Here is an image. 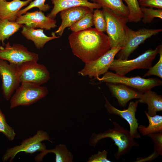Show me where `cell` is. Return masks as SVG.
Listing matches in <instances>:
<instances>
[{
	"mask_svg": "<svg viewBox=\"0 0 162 162\" xmlns=\"http://www.w3.org/2000/svg\"><path fill=\"white\" fill-rule=\"evenodd\" d=\"M0 132L2 133L10 141L14 140L16 135L14 129L7 123L5 116L0 109Z\"/></svg>",
	"mask_w": 162,
	"mask_h": 162,
	"instance_id": "obj_29",
	"label": "cell"
},
{
	"mask_svg": "<svg viewBox=\"0 0 162 162\" xmlns=\"http://www.w3.org/2000/svg\"><path fill=\"white\" fill-rule=\"evenodd\" d=\"M104 106L107 112L110 114L121 117L128 123L130 126V134L132 138L138 139L141 138L140 135L138 131L139 124L135 117V114L139 103L138 100L135 102L130 101L127 109L121 110L112 106L106 97L104 96Z\"/></svg>",
	"mask_w": 162,
	"mask_h": 162,
	"instance_id": "obj_13",
	"label": "cell"
},
{
	"mask_svg": "<svg viewBox=\"0 0 162 162\" xmlns=\"http://www.w3.org/2000/svg\"><path fill=\"white\" fill-rule=\"evenodd\" d=\"M138 100L139 103L147 104V112L150 116H154L157 112L162 110V96L151 90L142 93Z\"/></svg>",
	"mask_w": 162,
	"mask_h": 162,
	"instance_id": "obj_20",
	"label": "cell"
},
{
	"mask_svg": "<svg viewBox=\"0 0 162 162\" xmlns=\"http://www.w3.org/2000/svg\"><path fill=\"white\" fill-rule=\"evenodd\" d=\"M17 74L20 83L28 82L41 85L50 79V73L45 66L34 61H27L19 65Z\"/></svg>",
	"mask_w": 162,
	"mask_h": 162,
	"instance_id": "obj_9",
	"label": "cell"
},
{
	"mask_svg": "<svg viewBox=\"0 0 162 162\" xmlns=\"http://www.w3.org/2000/svg\"><path fill=\"white\" fill-rule=\"evenodd\" d=\"M53 7L50 12L47 14L48 17L54 19L57 14L61 11L71 8L84 6L88 8L92 11L94 9L101 7L98 4L91 2L88 0H51Z\"/></svg>",
	"mask_w": 162,
	"mask_h": 162,
	"instance_id": "obj_17",
	"label": "cell"
},
{
	"mask_svg": "<svg viewBox=\"0 0 162 162\" xmlns=\"http://www.w3.org/2000/svg\"><path fill=\"white\" fill-rule=\"evenodd\" d=\"M10 99V108L32 105L45 97L49 93L45 86L31 82L20 83Z\"/></svg>",
	"mask_w": 162,
	"mask_h": 162,
	"instance_id": "obj_3",
	"label": "cell"
},
{
	"mask_svg": "<svg viewBox=\"0 0 162 162\" xmlns=\"http://www.w3.org/2000/svg\"><path fill=\"white\" fill-rule=\"evenodd\" d=\"M18 65L0 59V77L2 80V90L4 98L10 100L20 82L18 78Z\"/></svg>",
	"mask_w": 162,
	"mask_h": 162,
	"instance_id": "obj_12",
	"label": "cell"
},
{
	"mask_svg": "<svg viewBox=\"0 0 162 162\" xmlns=\"http://www.w3.org/2000/svg\"><path fill=\"white\" fill-rule=\"evenodd\" d=\"M158 53L160 55V58L157 63L153 66L151 67L148 70L146 73L143 77L150 75H155L162 78V46L159 45Z\"/></svg>",
	"mask_w": 162,
	"mask_h": 162,
	"instance_id": "obj_31",
	"label": "cell"
},
{
	"mask_svg": "<svg viewBox=\"0 0 162 162\" xmlns=\"http://www.w3.org/2000/svg\"><path fill=\"white\" fill-rule=\"evenodd\" d=\"M162 31V29H152L145 28L136 31L125 27L124 41L122 48L116 55L118 58L128 59L130 54L147 39Z\"/></svg>",
	"mask_w": 162,
	"mask_h": 162,
	"instance_id": "obj_8",
	"label": "cell"
},
{
	"mask_svg": "<svg viewBox=\"0 0 162 162\" xmlns=\"http://www.w3.org/2000/svg\"><path fill=\"white\" fill-rule=\"evenodd\" d=\"M93 12L88 8L84 6L73 7L61 11L60 15L62 22L55 33L62 36L66 28L70 27L86 14Z\"/></svg>",
	"mask_w": 162,
	"mask_h": 162,
	"instance_id": "obj_15",
	"label": "cell"
},
{
	"mask_svg": "<svg viewBox=\"0 0 162 162\" xmlns=\"http://www.w3.org/2000/svg\"><path fill=\"white\" fill-rule=\"evenodd\" d=\"M159 48V45L154 50H148L136 58L131 60L114 59L109 69L122 76H125L135 69H148L152 67L153 61L158 53Z\"/></svg>",
	"mask_w": 162,
	"mask_h": 162,
	"instance_id": "obj_4",
	"label": "cell"
},
{
	"mask_svg": "<svg viewBox=\"0 0 162 162\" xmlns=\"http://www.w3.org/2000/svg\"><path fill=\"white\" fill-rule=\"evenodd\" d=\"M142 13V22L145 24L151 23L155 18L162 19V9L152 7H140Z\"/></svg>",
	"mask_w": 162,
	"mask_h": 162,
	"instance_id": "obj_27",
	"label": "cell"
},
{
	"mask_svg": "<svg viewBox=\"0 0 162 162\" xmlns=\"http://www.w3.org/2000/svg\"><path fill=\"white\" fill-rule=\"evenodd\" d=\"M44 140L52 142L49 135L46 132L39 130L33 136L23 140L20 145L8 149L3 155L2 160L5 162L10 159V162H11L16 155L21 152L30 154H33L37 152H41L46 148L45 143L41 142Z\"/></svg>",
	"mask_w": 162,
	"mask_h": 162,
	"instance_id": "obj_7",
	"label": "cell"
},
{
	"mask_svg": "<svg viewBox=\"0 0 162 162\" xmlns=\"http://www.w3.org/2000/svg\"><path fill=\"white\" fill-rule=\"evenodd\" d=\"M126 3L129 11L128 21L137 22L142 17V13L138 0H124Z\"/></svg>",
	"mask_w": 162,
	"mask_h": 162,
	"instance_id": "obj_25",
	"label": "cell"
},
{
	"mask_svg": "<svg viewBox=\"0 0 162 162\" xmlns=\"http://www.w3.org/2000/svg\"><path fill=\"white\" fill-rule=\"evenodd\" d=\"M154 143L153 150L159 155H162V131L152 133L148 135Z\"/></svg>",
	"mask_w": 162,
	"mask_h": 162,
	"instance_id": "obj_32",
	"label": "cell"
},
{
	"mask_svg": "<svg viewBox=\"0 0 162 162\" xmlns=\"http://www.w3.org/2000/svg\"><path fill=\"white\" fill-rule=\"evenodd\" d=\"M138 1L140 7L162 9V0H139Z\"/></svg>",
	"mask_w": 162,
	"mask_h": 162,
	"instance_id": "obj_34",
	"label": "cell"
},
{
	"mask_svg": "<svg viewBox=\"0 0 162 162\" xmlns=\"http://www.w3.org/2000/svg\"><path fill=\"white\" fill-rule=\"evenodd\" d=\"M5 46H0V59L16 65L28 61L38 62V54L29 51L27 48L20 44L10 45L8 42Z\"/></svg>",
	"mask_w": 162,
	"mask_h": 162,
	"instance_id": "obj_11",
	"label": "cell"
},
{
	"mask_svg": "<svg viewBox=\"0 0 162 162\" xmlns=\"http://www.w3.org/2000/svg\"><path fill=\"white\" fill-rule=\"evenodd\" d=\"M97 79L100 83L108 82L124 85L143 93L161 85L162 81L156 78L145 79L139 76L128 77L107 71Z\"/></svg>",
	"mask_w": 162,
	"mask_h": 162,
	"instance_id": "obj_5",
	"label": "cell"
},
{
	"mask_svg": "<svg viewBox=\"0 0 162 162\" xmlns=\"http://www.w3.org/2000/svg\"><path fill=\"white\" fill-rule=\"evenodd\" d=\"M32 0H13L10 2L0 1V20H7L10 21L15 22L19 11Z\"/></svg>",
	"mask_w": 162,
	"mask_h": 162,
	"instance_id": "obj_18",
	"label": "cell"
},
{
	"mask_svg": "<svg viewBox=\"0 0 162 162\" xmlns=\"http://www.w3.org/2000/svg\"><path fill=\"white\" fill-rule=\"evenodd\" d=\"M93 13L90 12L86 14L70 27V30L73 32H76L92 27L94 26Z\"/></svg>",
	"mask_w": 162,
	"mask_h": 162,
	"instance_id": "obj_26",
	"label": "cell"
},
{
	"mask_svg": "<svg viewBox=\"0 0 162 162\" xmlns=\"http://www.w3.org/2000/svg\"><path fill=\"white\" fill-rule=\"evenodd\" d=\"M108 152L105 150L99 151L98 153L90 156L87 162H111L107 158Z\"/></svg>",
	"mask_w": 162,
	"mask_h": 162,
	"instance_id": "obj_33",
	"label": "cell"
},
{
	"mask_svg": "<svg viewBox=\"0 0 162 162\" xmlns=\"http://www.w3.org/2000/svg\"><path fill=\"white\" fill-rule=\"evenodd\" d=\"M122 48L119 46L112 47L97 59L85 63L84 68L78 72L79 74L96 79L108 71L115 57Z\"/></svg>",
	"mask_w": 162,
	"mask_h": 162,
	"instance_id": "obj_10",
	"label": "cell"
},
{
	"mask_svg": "<svg viewBox=\"0 0 162 162\" xmlns=\"http://www.w3.org/2000/svg\"><path fill=\"white\" fill-rule=\"evenodd\" d=\"M6 0H0V1H5Z\"/></svg>",
	"mask_w": 162,
	"mask_h": 162,
	"instance_id": "obj_35",
	"label": "cell"
},
{
	"mask_svg": "<svg viewBox=\"0 0 162 162\" xmlns=\"http://www.w3.org/2000/svg\"><path fill=\"white\" fill-rule=\"evenodd\" d=\"M102 8L106 23V31L111 48L117 46L122 47L128 17L119 15L108 8Z\"/></svg>",
	"mask_w": 162,
	"mask_h": 162,
	"instance_id": "obj_6",
	"label": "cell"
},
{
	"mask_svg": "<svg viewBox=\"0 0 162 162\" xmlns=\"http://www.w3.org/2000/svg\"><path fill=\"white\" fill-rule=\"evenodd\" d=\"M149 122L148 126L140 124L138 126V130L143 136L162 131V116L156 115L151 116L148 115L146 111H145Z\"/></svg>",
	"mask_w": 162,
	"mask_h": 162,
	"instance_id": "obj_22",
	"label": "cell"
},
{
	"mask_svg": "<svg viewBox=\"0 0 162 162\" xmlns=\"http://www.w3.org/2000/svg\"><path fill=\"white\" fill-rule=\"evenodd\" d=\"M111 121L114 125L113 128H110L98 134L93 132L88 142L90 146L95 147L101 140L106 138H111L118 147L117 151L114 154V156L118 160L121 156L128 153L133 147H138L139 145L131 137L129 130L116 122Z\"/></svg>",
	"mask_w": 162,
	"mask_h": 162,
	"instance_id": "obj_2",
	"label": "cell"
},
{
	"mask_svg": "<svg viewBox=\"0 0 162 162\" xmlns=\"http://www.w3.org/2000/svg\"><path fill=\"white\" fill-rule=\"evenodd\" d=\"M112 96L117 100L120 106L126 107L127 103L133 99H139L141 92L124 85L106 82Z\"/></svg>",
	"mask_w": 162,
	"mask_h": 162,
	"instance_id": "obj_16",
	"label": "cell"
},
{
	"mask_svg": "<svg viewBox=\"0 0 162 162\" xmlns=\"http://www.w3.org/2000/svg\"><path fill=\"white\" fill-rule=\"evenodd\" d=\"M45 1L46 0H34L31 2L28 6L19 11L17 14V16L25 14L29 10L34 7L38 8L39 10L42 11H48L51 7L48 4H45Z\"/></svg>",
	"mask_w": 162,
	"mask_h": 162,
	"instance_id": "obj_30",
	"label": "cell"
},
{
	"mask_svg": "<svg viewBox=\"0 0 162 162\" xmlns=\"http://www.w3.org/2000/svg\"><path fill=\"white\" fill-rule=\"evenodd\" d=\"M93 12V23L95 28L100 32L106 31V23L102 10L96 9Z\"/></svg>",
	"mask_w": 162,
	"mask_h": 162,
	"instance_id": "obj_28",
	"label": "cell"
},
{
	"mask_svg": "<svg viewBox=\"0 0 162 162\" xmlns=\"http://www.w3.org/2000/svg\"><path fill=\"white\" fill-rule=\"evenodd\" d=\"M16 22L20 24H24L28 27L34 28H40L46 30H50L57 26L56 20L46 16L40 10L32 12L27 11L18 16Z\"/></svg>",
	"mask_w": 162,
	"mask_h": 162,
	"instance_id": "obj_14",
	"label": "cell"
},
{
	"mask_svg": "<svg viewBox=\"0 0 162 162\" xmlns=\"http://www.w3.org/2000/svg\"><path fill=\"white\" fill-rule=\"evenodd\" d=\"M21 33L27 39L32 41L37 49L43 48L45 44L49 41L57 39L59 36L52 32L51 36H46L44 32V29L34 28L23 26Z\"/></svg>",
	"mask_w": 162,
	"mask_h": 162,
	"instance_id": "obj_19",
	"label": "cell"
},
{
	"mask_svg": "<svg viewBox=\"0 0 162 162\" xmlns=\"http://www.w3.org/2000/svg\"><path fill=\"white\" fill-rule=\"evenodd\" d=\"M51 153L55 154L56 162H73V156L72 153L68 149L66 145L62 144L56 145L54 148L46 149L35 157V160L36 162H41L46 155Z\"/></svg>",
	"mask_w": 162,
	"mask_h": 162,
	"instance_id": "obj_21",
	"label": "cell"
},
{
	"mask_svg": "<svg viewBox=\"0 0 162 162\" xmlns=\"http://www.w3.org/2000/svg\"><path fill=\"white\" fill-rule=\"evenodd\" d=\"M68 39L73 54L85 63L97 59L111 48L108 36L95 28L73 32Z\"/></svg>",
	"mask_w": 162,
	"mask_h": 162,
	"instance_id": "obj_1",
	"label": "cell"
},
{
	"mask_svg": "<svg viewBox=\"0 0 162 162\" xmlns=\"http://www.w3.org/2000/svg\"><path fill=\"white\" fill-rule=\"evenodd\" d=\"M93 2L99 4L101 8H108L122 16L127 17L129 10L122 0H92Z\"/></svg>",
	"mask_w": 162,
	"mask_h": 162,
	"instance_id": "obj_24",
	"label": "cell"
},
{
	"mask_svg": "<svg viewBox=\"0 0 162 162\" xmlns=\"http://www.w3.org/2000/svg\"><path fill=\"white\" fill-rule=\"evenodd\" d=\"M23 25L7 20H0V42L4 46V41L22 28Z\"/></svg>",
	"mask_w": 162,
	"mask_h": 162,
	"instance_id": "obj_23",
	"label": "cell"
}]
</instances>
